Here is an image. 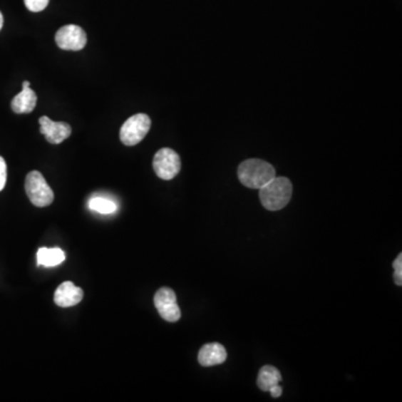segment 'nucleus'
Returning <instances> with one entry per match:
<instances>
[{
  "instance_id": "nucleus-6",
  "label": "nucleus",
  "mask_w": 402,
  "mask_h": 402,
  "mask_svg": "<svg viewBox=\"0 0 402 402\" xmlns=\"http://www.w3.org/2000/svg\"><path fill=\"white\" fill-rule=\"evenodd\" d=\"M155 305L163 320L171 323L180 320L181 311L177 303V297L169 287H163L155 293Z\"/></svg>"
},
{
  "instance_id": "nucleus-7",
  "label": "nucleus",
  "mask_w": 402,
  "mask_h": 402,
  "mask_svg": "<svg viewBox=\"0 0 402 402\" xmlns=\"http://www.w3.org/2000/svg\"><path fill=\"white\" fill-rule=\"evenodd\" d=\"M57 46L64 51H81L88 43L86 31L76 25H66L58 29L55 35Z\"/></svg>"
},
{
  "instance_id": "nucleus-17",
  "label": "nucleus",
  "mask_w": 402,
  "mask_h": 402,
  "mask_svg": "<svg viewBox=\"0 0 402 402\" xmlns=\"http://www.w3.org/2000/svg\"><path fill=\"white\" fill-rule=\"evenodd\" d=\"M6 182H7V165L5 159L0 157V191L5 188Z\"/></svg>"
},
{
  "instance_id": "nucleus-15",
  "label": "nucleus",
  "mask_w": 402,
  "mask_h": 402,
  "mask_svg": "<svg viewBox=\"0 0 402 402\" xmlns=\"http://www.w3.org/2000/svg\"><path fill=\"white\" fill-rule=\"evenodd\" d=\"M24 3L29 11L39 13L48 6L49 0H24Z\"/></svg>"
},
{
  "instance_id": "nucleus-11",
  "label": "nucleus",
  "mask_w": 402,
  "mask_h": 402,
  "mask_svg": "<svg viewBox=\"0 0 402 402\" xmlns=\"http://www.w3.org/2000/svg\"><path fill=\"white\" fill-rule=\"evenodd\" d=\"M36 103V93L31 88H23L11 100V110L17 114L31 113Z\"/></svg>"
},
{
  "instance_id": "nucleus-4",
  "label": "nucleus",
  "mask_w": 402,
  "mask_h": 402,
  "mask_svg": "<svg viewBox=\"0 0 402 402\" xmlns=\"http://www.w3.org/2000/svg\"><path fill=\"white\" fill-rule=\"evenodd\" d=\"M151 128V120L145 113L135 114L124 122L120 131L122 143L128 147H133L145 139Z\"/></svg>"
},
{
  "instance_id": "nucleus-10",
  "label": "nucleus",
  "mask_w": 402,
  "mask_h": 402,
  "mask_svg": "<svg viewBox=\"0 0 402 402\" xmlns=\"http://www.w3.org/2000/svg\"><path fill=\"white\" fill-rule=\"evenodd\" d=\"M227 351L220 343H208L199 351L198 361L202 366H214L224 364Z\"/></svg>"
},
{
  "instance_id": "nucleus-12",
  "label": "nucleus",
  "mask_w": 402,
  "mask_h": 402,
  "mask_svg": "<svg viewBox=\"0 0 402 402\" xmlns=\"http://www.w3.org/2000/svg\"><path fill=\"white\" fill-rule=\"evenodd\" d=\"M66 259L64 252L61 248H41L37 252V263L45 267H54Z\"/></svg>"
},
{
  "instance_id": "nucleus-5",
  "label": "nucleus",
  "mask_w": 402,
  "mask_h": 402,
  "mask_svg": "<svg viewBox=\"0 0 402 402\" xmlns=\"http://www.w3.org/2000/svg\"><path fill=\"white\" fill-rule=\"evenodd\" d=\"M153 169L159 178L171 180L180 172V157L170 148H163L153 158Z\"/></svg>"
},
{
  "instance_id": "nucleus-18",
  "label": "nucleus",
  "mask_w": 402,
  "mask_h": 402,
  "mask_svg": "<svg viewBox=\"0 0 402 402\" xmlns=\"http://www.w3.org/2000/svg\"><path fill=\"white\" fill-rule=\"evenodd\" d=\"M268 392H271L272 397L279 398L281 397L282 393H283V389L279 387V384H276V386L272 387Z\"/></svg>"
},
{
  "instance_id": "nucleus-13",
  "label": "nucleus",
  "mask_w": 402,
  "mask_h": 402,
  "mask_svg": "<svg viewBox=\"0 0 402 402\" xmlns=\"http://www.w3.org/2000/svg\"><path fill=\"white\" fill-rule=\"evenodd\" d=\"M282 380L281 372L275 366H265L259 370L257 386L262 391H269L272 387L279 384Z\"/></svg>"
},
{
  "instance_id": "nucleus-19",
  "label": "nucleus",
  "mask_w": 402,
  "mask_h": 402,
  "mask_svg": "<svg viewBox=\"0 0 402 402\" xmlns=\"http://www.w3.org/2000/svg\"><path fill=\"white\" fill-rule=\"evenodd\" d=\"M3 25H4L3 14L0 13V31H1V29H3Z\"/></svg>"
},
{
  "instance_id": "nucleus-1",
  "label": "nucleus",
  "mask_w": 402,
  "mask_h": 402,
  "mask_svg": "<svg viewBox=\"0 0 402 402\" xmlns=\"http://www.w3.org/2000/svg\"><path fill=\"white\" fill-rule=\"evenodd\" d=\"M291 181L285 177H275L259 189V199L264 208L277 212L287 207L292 198Z\"/></svg>"
},
{
  "instance_id": "nucleus-2",
  "label": "nucleus",
  "mask_w": 402,
  "mask_h": 402,
  "mask_svg": "<svg viewBox=\"0 0 402 402\" xmlns=\"http://www.w3.org/2000/svg\"><path fill=\"white\" fill-rule=\"evenodd\" d=\"M275 177L273 165L259 159H248L238 168V178L247 188L261 189Z\"/></svg>"
},
{
  "instance_id": "nucleus-9",
  "label": "nucleus",
  "mask_w": 402,
  "mask_h": 402,
  "mask_svg": "<svg viewBox=\"0 0 402 402\" xmlns=\"http://www.w3.org/2000/svg\"><path fill=\"white\" fill-rule=\"evenodd\" d=\"M84 297L83 289L75 287L72 282H64L57 287L54 294V302L57 306L71 307L78 305Z\"/></svg>"
},
{
  "instance_id": "nucleus-16",
  "label": "nucleus",
  "mask_w": 402,
  "mask_h": 402,
  "mask_svg": "<svg viewBox=\"0 0 402 402\" xmlns=\"http://www.w3.org/2000/svg\"><path fill=\"white\" fill-rule=\"evenodd\" d=\"M393 268H395V283L398 287L402 285V255L399 254L398 257L393 262Z\"/></svg>"
},
{
  "instance_id": "nucleus-20",
  "label": "nucleus",
  "mask_w": 402,
  "mask_h": 402,
  "mask_svg": "<svg viewBox=\"0 0 402 402\" xmlns=\"http://www.w3.org/2000/svg\"><path fill=\"white\" fill-rule=\"evenodd\" d=\"M31 88V83H29V81H25V82L23 83V88Z\"/></svg>"
},
{
  "instance_id": "nucleus-8",
  "label": "nucleus",
  "mask_w": 402,
  "mask_h": 402,
  "mask_svg": "<svg viewBox=\"0 0 402 402\" xmlns=\"http://www.w3.org/2000/svg\"><path fill=\"white\" fill-rule=\"evenodd\" d=\"M39 125H41V133L52 145H60L72 133L70 124L66 122L52 121L47 116H41L39 119Z\"/></svg>"
},
{
  "instance_id": "nucleus-3",
  "label": "nucleus",
  "mask_w": 402,
  "mask_h": 402,
  "mask_svg": "<svg viewBox=\"0 0 402 402\" xmlns=\"http://www.w3.org/2000/svg\"><path fill=\"white\" fill-rule=\"evenodd\" d=\"M25 189L34 206L43 208L49 206L54 201L52 188L38 171H31L27 175Z\"/></svg>"
},
{
  "instance_id": "nucleus-14",
  "label": "nucleus",
  "mask_w": 402,
  "mask_h": 402,
  "mask_svg": "<svg viewBox=\"0 0 402 402\" xmlns=\"http://www.w3.org/2000/svg\"><path fill=\"white\" fill-rule=\"evenodd\" d=\"M88 207L91 210L98 212V214L110 215L118 210V205L110 199L103 197H94L88 201Z\"/></svg>"
}]
</instances>
